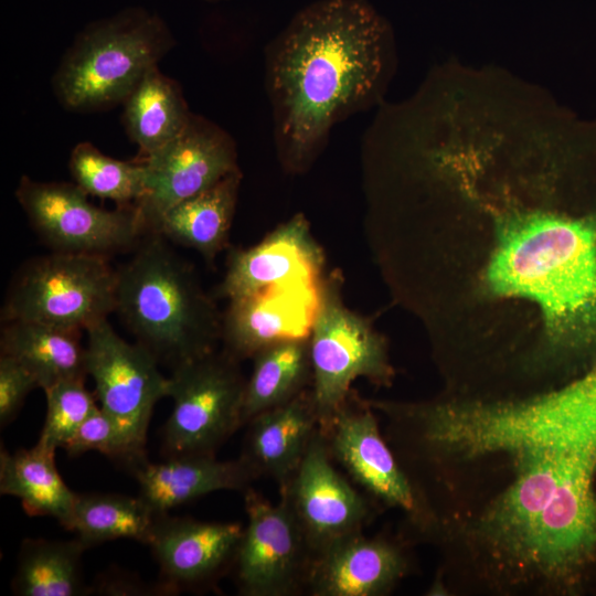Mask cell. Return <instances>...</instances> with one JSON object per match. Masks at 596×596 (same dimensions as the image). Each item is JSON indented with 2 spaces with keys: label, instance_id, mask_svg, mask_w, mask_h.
<instances>
[{
  "label": "cell",
  "instance_id": "cell-12",
  "mask_svg": "<svg viewBox=\"0 0 596 596\" xmlns=\"http://www.w3.org/2000/svg\"><path fill=\"white\" fill-rule=\"evenodd\" d=\"M319 427L290 479L279 488L312 553L337 540L362 532L373 515L372 500L358 491L334 467Z\"/></svg>",
  "mask_w": 596,
  "mask_h": 596
},
{
  "label": "cell",
  "instance_id": "cell-3",
  "mask_svg": "<svg viewBox=\"0 0 596 596\" xmlns=\"http://www.w3.org/2000/svg\"><path fill=\"white\" fill-rule=\"evenodd\" d=\"M117 269L115 312L159 363L172 369L216 350L222 317L193 266L147 232Z\"/></svg>",
  "mask_w": 596,
  "mask_h": 596
},
{
  "label": "cell",
  "instance_id": "cell-21",
  "mask_svg": "<svg viewBox=\"0 0 596 596\" xmlns=\"http://www.w3.org/2000/svg\"><path fill=\"white\" fill-rule=\"evenodd\" d=\"M55 448L38 443L29 449L0 451V492L21 501L31 517H51L70 530L76 494L55 465Z\"/></svg>",
  "mask_w": 596,
  "mask_h": 596
},
{
  "label": "cell",
  "instance_id": "cell-28",
  "mask_svg": "<svg viewBox=\"0 0 596 596\" xmlns=\"http://www.w3.org/2000/svg\"><path fill=\"white\" fill-rule=\"evenodd\" d=\"M46 416L39 441L63 448L84 421L98 407L85 380H63L43 390Z\"/></svg>",
  "mask_w": 596,
  "mask_h": 596
},
{
  "label": "cell",
  "instance_id": "cell-1",
  "mask_svg": "<svg viewBox=\"0 0 596 596\" xmlns=\"http://www.w3.org/2000/svg\"><path fill=\"white\" fill-rule=\"evenodd\" d=\"M575 155L549 132L514 134L481 146L453 182L492 220L488 289L539 307L547 362L571 377L596 368V204L562 194Z\"/></svg>",
  "mask_w": 596,
  "mask_h": 596
},
{
  "label": "cell",
  "instance_id": "cell-24",
  "mask_svg": "<svg viewBox=\"0 0 596 596\" xmlns=\"http://www.w3.org/2000/svg\"><path fill=\"white\" fill-rule=\"evenodd\" d=\"M246 380L243 425L256 415L280 406L309 390L312 364L309 338H291L270 344L253 358Z\"/></svg>",
  "mask_w": 596,
  "mask_h": 596
},
{
  "label": "cell",
  "instance_id": "cell-6",
  "mask_svg": "<svg viewBox=\"0 0 596 596\" xmlns=\"http://www.w3.org/2000/svg\"><path fill=\"white\" fill-rule=\"evenodd\" d=\"M116 286L117 269L107 257L53 252L17 272L1 320L86 331L115 312Z\"/></svg>",
  "mask_w": 596,
  "mask_h": 596
},
{
  "label": "cell",
  "instance_id": "cell-29",
  "mask_svg": "<svg viewBox=\"0 0 596 596\" xmlns=\"http://www.w3.org/2000/svg\"><path fill=\"white\" fill-rule=\"evenodd\" d=\"M63 449L70 456L98 451L111 458H120L134 465L143 460L139 449L117 422L99 406L84 421Z\"/></svg>",
  "mask_w": 596,
  "mask_h": 596
},
{
  "label": "cell",
  "instance_id": "cell-22",
  "mask_svg": "<svg viewBox=\"0 0 596 596\" xmlns=\"http://www.w3.org/2000/svg\"><path fill=\"white\" fill-rule=\"evenodd\" d=\"M2 323L1 354L29 369L40 389L63 380H85L88 375L86 345L81 341L83 331L22 320Z\"/></svg>",
  "mask_w": 596,
  "mask_h": 596
},
{
  "label": "cell",
  "instance_id": "cell-23",
  "mask_svg": "<svg viewBox=\"0 0 596 596\" xmlns=\"http://www.w3.org/2000/svg\"><path fill=\"white\" fill-rule=\"evenodd\" d=\"M123 121L141 158L175 139L188 126L189 109L180 84L151 67L123 102Z\"/></svg>",
  "mask_w": 596,
  "mask_h": 596
},
{
  "label": "cell",
  "instance_id": "cell-20",
  "mask_svg": "<svg viewBox=\"0 0 596 596\" xmlns=\"http://www.w3.org/2000/svg\"><path fill=\"white\" fill-rule=\"evenodd\" d=\"M243 173L236 170L168 210L150 232L199 252L206 263L227 247Z\"/></svg>",
  "mask_w": 596,
  "mask_h": 596
},
{
  "label": "cell",
  "instance_id": "cell-2",
  "mask_svg": "<svg viewBox=\"0 0 596 596\" xmlns=\"http://www.w3.org/2000/svg\"><path fill=\"white\" fill-rule=\"evenodd\" d=\"M390 22L368 0H317L269 42L265 85L278 161L306 172L332 127L383 100L395 70Z\"/></svg>",
  "mask_w": 596,
  "mask_h": 596
},
{
  "label": "cell",
  "instance_id": "cell-9",
  "mask_svg": "<svg viewBox=\"0 0 596 596\" xmlns=\"http://www.w3.org/2000/svg\"><path fill=\"white\" fill-rule=\"evenodd\" d=\"M85 332L86 370L94 380L99 407L145 450L151 414L157 402L168 397L169 377L146 347L123 339L107 319Z\"/></svg>",
  "mask_w": 596,
  "mask_h": 596
},
{
  "label": "cell",
  "instance_id": "cell-15",
  "mask_svg": "<svg viewBox=\"0 0 596 596\" xmlns=\"http://www.w3.org/2000/svg\"><path fill=\"white\" fill-rule=\"evenodd\" d=\"M244 528L236 522L157 515L147 545L172 592L209 583L234 564Z\"/></svg>",
  "mask_w": 596,
  "mask_h": 596
},
{
  "label": "cell",
  "instance_id": "cell-30",
  "mask_svg": "<svg viewBox=\"0 0 596 596\" xmlns=\"http://www.w3.org/2000/svg\"><path fill=\"white\" fill-rule=\"evenodd\" d=\"M40 389L34 374L15 359L0 354V424L7 426L21 409L25 397Z\"/></svg>",
  "mask_w": 596,
  "mask_h": 596
},
{
  "label": "cell",
  "instance_id": "cell-19",
  "mask_svg": "<svg viewBox=\"0 0 596 596\" xmlns=\"http://www.w3.org/2000/svg\"><path fill=\"white\" fill-rule=\"evenodd\" d=\"M247 425L240 458L257 478L268 477L279 488L296 471L320 427L310 389L286 404L256 415Z\"/></svg>",
  "mask_w": 596,
  "mask_h": 596
},
{
  "label": "cell",
  "instance_id": "cell-13",
  "mask_svg": "<svg viewBox=\"0 0 596 596\" xmlns=\"http://www.w3.org/2000/svg\"><path fill=\"white\" fill-rule=\"evenodd\" d=\"M321 430L332 459L364 493L374 503L403 511L412 526L419 513L414 487L370 404L351 394Z\"/></svg>",
  "mask_w": 596,
  "mask_h": 596
},
{
  "label": "cell",
  "instance_id": "cell-18",
  "mask_svg": "<svg viewBox=\"0 0 596 596\" xmlns=\"http://www.w3.org/2000/svg\"><path fill=\"white\" fill-rule=\"evenodd\" d=\"M140 498L157 514L215 491L244 492L257 478L240 457L219 460L215 455H179L162 462L134 465Z\"/></svg>",
  "mask_w": 596,
  "mask_h": 596
},
{
  "label": "cell",
  "instance_id": "cell-4",
  "mask_svg": "<svg viewBox=\"0 0 596 596\" xmlns=\"http://www.w3.org/2000/svg\"><path fill=\"white\" fill-rule=\"evenodd\" d=\"M164 20L143 7H129L88 23L77 33L52 77L66 110L93 113L123 104L142 76L172 50Z\"/></svg>",
  "mask_w": 596,
  "mask_h": 596
},
{
  "label": "cell",
  "instance_id": "cell-5",
  "mask_svg": "<svg viewBox=\"0 0 596 596\" xmlns=\"http://www.w3.org/2000/svg\"><path fill=\"white\" fill-rule=\"evenodd\" d=\"M308 338L310 394L320 428L349 400L355 380L389 385L394 376L384 339L364 317L345 306L339 276L319 280Z\"/></svg>",
  "mask_w": 596,
  "mask_h": 596
},
{
  "label": "cell",
  "instance_id": "cell-14",
  "mask_svg": "<svg viewBox=\"0 0 596 596\" xmlns=\"http://www.w3.org/2000/svg\"><path fill=\"white\" fill-rule=\"evenodd\" d=\"M323 263L307 219L296 214L258 244L233 248L219 291L230 301L275 287L315 288Z\"/></svg>",
  "mask_w": 596,
  "mask_h": 596
},
{
  "label": "cell",
  "instance_id": "cell-16",
  "mask_svg": "<svg viewBox=\"0 0 596 596\" xmlns=\"http://www.w3.org/2000/svg\"><path fill=\"white\" fill-rule=\"evenodd\" d=\"M408 567L398 543L356 532L313 556L306 592L311 596H384L403 579Z\"/></svg>",
  "mask_w": 596,
  "mask_h": 596
},
{
  "label": "cell",
  "instance_id": "cell-8",
  "mask_svg": "<svg viewBox=\"0 0 596 596\" xmlns=\"http://www.w3.org/2000/svg\"><path fill=\"white\" fill-rule=\"evenodd\" d=\"M76 183L22 175L15 198L32 228L53 252L107 257L135 248L148 232L136 205H94Z\"/></svg>",
  "mask_w": 596,
  "mask_h": 596
},
{
  "label": "cell",
  "instance_id": "cell-11",
  "mask_svg": "<svg viewBox=\"0 0 596 596\" xmlns=\"http://www.w3.org/2000/svg\"><path fill=\"white\" fill-rule=\"evenodd\" d=\"M247 523L234 560L244 596L306 592L312 553L283 500L272 503L252 487L244 492Z\"/></svg>",
  "mask_w": 596,
  "mask_h": 596
},
{
  "label": "cell",
  "instance_id": "cell-26",
  "mask_svg": "<svg viewBox=\"0 0 596 596\" xmlns=\"http://www.w3.org/2000/svg\"><path fill=\"white\" fill-rule=\"evenodd\" d=\"M156 519L140 497L77 493L68 531H74L87 547L118 539L147 544Z\"/></svg>",
  "mask_w": 596,
  "mask_h": 596
},
{
  "label": "cell",
  "instance_id": "cell-10",
  "mask_svg": "<svg viewBox=\"0 0 596 596\" xmlns=\"http://www.w3.org/2000/svg\"><path fill=\"white\" fill-rule=\"evenodd\" d=\"M141 159L145 191L136 206L148 232L172 206L240 170L233 137L194 113L175 139Z\"/></svg>",
  "mask_w": 596,
  "mask_h": 596
},
{
  "label": "cell",
  "instance_id": "cell-27",
  "mask_svg": "<svg viewBox=\"0 0 596 596\" xmlns=\"http://www.w3.org/2000/svg\"><path fill=\"white\" fill-rule=\"evenodd\" d=\"M71 175L84 192L111 200L118 206H131L145 191V162L123 161L106 156L93 143L74 146L68 160Z\"/></svg>",
  "mask_w": 596,
  "mask_h": 596
},
{
  "label": "cell",
  "instance_id": "cell-31",
  "mask_svg": "<svg viewBox=\"0 0 596 596\" xmlns=\"http://www.w3.org/2000/svg\"><path fill=\"white\" fill-rule=\"evenodd\" d=\"M206 2H219V1H224V0H204Z\"/></svg>",
  "mask_w": 596,
  "mask_h": 596
},
{
  "label": "cell",
  "instance_id": "cell-25",
  "mask_svg": "<svg viewBox=\"0 0 596 596\" xmlns=\"http://www.w3.org/2000/svg\"><path fill=\"white\" fill-rule=\"evenodd\" d=\"M87 545L75 538L70 541L23 540L12 590L20 596H77L86 594L82 555Z\"/></svg>",
  "mask_w": 596,
  "mask_h": 596
},
{
  "label": "cell",
  "instance_id": "cell-17",
  "mask_svg": "<svg viewBox=\"0 0 596 596\" xmlns=\"http://www.w3.org/2000/svg\"><path fill=\"white\" fill-rule=\"evenodd\" d=\"M316 288L275 287L230 300L222 317L223 350L241 361L278 341L308 337Z\"/></svg>",
  "mask_w": 596,
  "mask_h": 596
},
{
  "label": "cell",
  "instance_id": "cell-7",
  "mask_svg": "<svg viewBox=\"0 0 596 596\" xmlns=\"http://www.w3.org/2000/svg\"><path fill=\"white\" fill-rule=\"evenodd\" d=\"M238 362L214 350L172 369L168 397L173 407L163 428L168 457L215 455L243 426L246 379Z\"/></svg>",
  "mask_w": 596,
  "mask_h": 596
}]
</instances>
